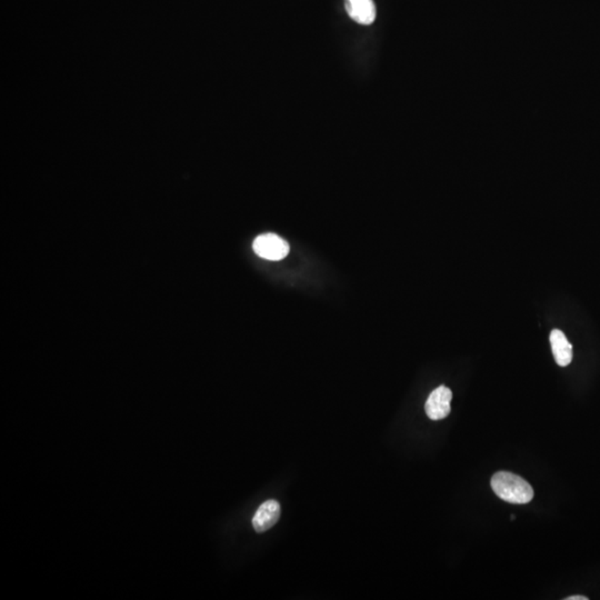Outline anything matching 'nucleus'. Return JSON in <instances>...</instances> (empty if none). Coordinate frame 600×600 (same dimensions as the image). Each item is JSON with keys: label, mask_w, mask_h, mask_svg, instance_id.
<instances>
[{"label": "nucleus", "mask_w": 600, "mask_h": 600, "mask_svg": "<svg viewBox=\"0 0 600 600\" xmlns=\"http://www.w3.org/2000/svg\"><path fill=\"white\" fill-rule=\"evenodd\" d=\"M280 517V505L277 500L270 499L260 505L252 517V527L257 533H265L277 523Z\"/></svg>", "instance_id": "20e7f679"}, {"label": "nucleus", "mask_w": 600, "mask_h": 600, "mask_svg": "<svg viewBox=\"0 0 600 600\" xmlns=\"http://www.w3.org/2000/svg\"><path fill=\"white\" fill-rule=\"evenodd\" d=\"M254 252L264 260H282L289 252V245L287 241L280 238L274 233H264L255 239L252 245Z\"/></svg>", "instance_id": "f03ea898"}, {"label": "nucleus", "mask_w": 600, "mask_h": 600, "mask_svg": "<svg viewBox=\"0 0 600 600\" xmlns=\"http://www.w3.org/2000/svg\"><path fill=\"white\" fill-rule=\"evenodd\" d=\"M349 17L360 25H370L376 19V6L372 0H346Z\"/></svg>", "instance_id": "39448f33"}, {"label": "nucleus", "mask_w": 600, "mask_h": 600, "mask_svg": "<svg viewBox=\"0 0 600 600\" xmlns=\"http://www.w3.org/2000/svg\"><path fill=\"white\" fill-rule=\"evenodd\" d=\"M452 399V393L449 388L445 387V386L436 388L429 395L426 405H425L427 416L431 421H440V419L446 418L452 411V407H450Z\"/></svg>", "instance_id": "7ed1b4c3"}, {"label": "nucleus", "mask_w": 600, "mask_h": 600, "mask_svg": "<svg viewBox=\"0 0 600 600\" xmlns=\"http://www.w3.org/2000/svg\"><path fill=\"white\" fill-rule=\"evenodd\" d=\"M566 600H588V598L586 596H570Z\"/></svg>", "instance_id": "0eeeda50"}, {"label": "nucleus", "mask_w": 600, "mask_h": 600, "mask_svg": "<svg viewBox=\"0 0 600 600\" xmlns=\"http://www.w3.org/2000/svg\"><path fill=\"white\" fill-rule=\"evenodd\" d=\"M491 488L494 493L507 503H530L533 498V489L526 480L518 474L509 472H499L491 478Z\"/></svg>", "instance_id": "f257e3e1"}, {"label": "nucleus", "mask_w": 600, "mask_h": 600, "mask_svg": "<svg viewBox=\"0 0 600 600\" xmlns=\"http://www.w3.org/2000/svg\"><path fill=\"white\" fill-rule=\"evenodd\" d=\"M549 340L557 365L562 367L568 366L572 360V346L565 336V333L560 329H554L550 333Z\"/></svg>", "instance_id": "423d86ee"}]
</instances>
